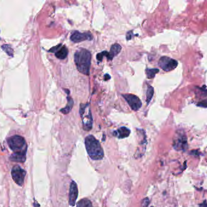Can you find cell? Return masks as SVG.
Masks as SVG:
<instances>
[{
    "instance_id": "obj_1",
    "label": "cell",
    "mask_w": 207,
    "mask_h": 207,
    "mask_svg": "<svg viewBox=\"0 0 207 207\" xmlns=\"http://www.w3.org/2000/svg\"><path fill=\"white\" fill-rule=\"evenodd\" d=\"M7 142L13 153L9 157L10 160L18 163H24L27 151V145L24 138L19 135H14L8 138Z\"/></svg>"
},
{
    "instance_id": "obj_2",
    "label": "cell",
    "mask_w": 207,
    "mask_h": 207,
    "mask_svg": "<svg viewBox=\"0 0 207 207\" xmlns=\"http://www.w3.org/2000/svg\"><path fill=\"white\" fill-rule=\"evenodd\" d=\"M74 58L78 71L83 74L89 75L92 58L90 51L86 49L80 48L75 52Z\"/></svg>"
},
{
    "instance_id": "obj_3",
    "label": "cell",
    "mask_w": 207,
    "mask_h": 207,
    "mask_svg": "<svg viewBox=\"0 0 207 207\" xmlns=\"http://www.w3.org/2000/svg\"><path fill=\"white\" fill-rule=\"evenodd\" d=\"M85 145L89 157L94 160H99L104 157V150L100 142L92 135L85 139Z\"/></svg>"
},
{
    "instance_id": "obj_4",
    "label": "cell",
    "mask_w": 207,
    "mask_h": 207,
    "mask_svg": "<svg viewBox=\"0 0 207 207\" xmlns=\"http://www.w3.org/2000/svg\"><path fill=\"white\" fill-rule=\"evenodd\" d=\"M79 114L82 121L83 129L86 131H90L93 127V118L89 104H81Z\"/></svg>"
},
{
    "instance_id": "obj_5",
    "label": "cell",
    "mask_w": 207,
    "mask_h": 207,
    "mask_svg": "<svg viewBox=\"0 0 207 207\" xmlns=\"http://www.w3.org/2000/svg\"><path fill=\"white\" fill-rule=\"evenodd\" d=\"M187 138L183 130H178L173 139V148L178 151H185L187 149Z\"/></svg>"
},
{
    "instance_id": "obj_6",
    "label": "cell",
    "mask_w": 207,
    "mask_h": 207,
    "mask_svg": "<svg viewBox=\"0 0 207 207\" xmlns=\"http://www.w3.org/2000/svg\"><path fill=\"white\" fill-rule=\"evenodd\" d=\"M11 176L12 179L18 185L21 186L24 184L26 171L21 168L20 166L17 165H15L11 171Z\"/></svg>"
},
{
    "instance_id": "obj_7",
    "label": "cell",
    "mask_w": 207,
    "mask_h": 207,
    "mask_svg": "<svg viewBox=\"0 0 207 207\" xmlns=\"http://www.w3.org/2000/svg\"><path fill=\"white\" fill-rule=\"evenodd\" d=\"M159 66L164 71L169 72L175 69L178 65L176 60L168 57H162L158 61Z\"/></svg>"
},
{
    "instance_id": "obj_8",
    "label": "cell",
    "mask_w": 207,
    "mask_h": 207,
    "mask_svg": "<svg viewBox=\"0 0 207 207\" xmlns=\"http://www.w3.org/2000/svg\"><path fill=\"white\" fill-rule=\"evenodd\" d=\"M122 96L127 102L132 110L137 111L141 108L142 106L141 101L134 94H123Z\"/></svg>"
},
{
    "instance_id": "obj_9",
    "label": "cell",
    "mask_w": 207,
    "mask_h": 207,
    "mask_svg": "<svg viewBox=\"0 0 207 207\" xmlns=\"http://www.w3.org/2000/svg\"><path fill=\"white\" fill-rule=\"evenodd\" d=\"M93 35L89 32L81 33L79 31H75L70 36V40L74 43H79L85 40H92Z\"/></svg>"
},
{
    "instance_id": "obj_10",
    "label": "cell",
    "mask_w": 207,
    "mask_h": 207,
    "mask_svg": "<svg viewBox=\"0 0 207 207\" xmlns=\"http://www.w3.org/2000/svg\"><path fill=\"white\" fill-rule=\"evenodd\" d=\"M78 196V185L75 181H72L70 183L69 194V202L71 207H74Z\"/></svg>"
},
{
    "instance_id": "obj_11",
    "label": "cell",
    "mask_w": 207,
    "mask_h": 207,
    "mask_svg": "<svg viewBox=\"0 0 207 207\" xmlns=\"http://www.w3.org/2000/svg\"><path fill=\"white\" fill-rule=\"evenodd\" d=\"M49 52H54L55 56L61 60L65 59L68 55V49L66 46L59 44L49 50Z\"/></svg>"
},
{
    "instance_id": "obj_12",
    "label": "cell",
    "mask_w": 207,
    "mask_h": 207,
    "mask_svg": "<svg viewBox=\"0 0 207 207\" xmlns=\"http://www.w3.org/2000/svg\"><path fill=\"white\" fill-rule=\"evenodd\" d=\"M130 130L126 127H122L113 132V134L119 139H124L129 136Z\"/></svg>"
},
{
    "instance_id": "obj_13",
    "label": "cell",
    "mask_w": 207,
    "mask_h": 207,
    "mask_svg": "<svg viewBox=\"0 0 207 207\" xmlns=\"http://www.w3.org/2000/svg\"><path fill=\"white\" fill-rule=\"evenodd\" d=\"M121 49H122V47L118 43H115L111 46L110 51L109 52L111 60L121 51Z\"/></svg>"
},
{
    "instance_id": "obj_14",
    "label": "cell",
    "mask_w": 207,
    "mask_h": 207,
    "mask_svg": "<svg viewBox=\"0 0 207 207\" xmlns=\"http://www.w3.org/2000/svg\"><path fill=\"white\" fill-rule=\"evenodd\" d=\"M67 101H68V103H67V106L65 107L60 109V111L64 114H67L71 111L73 107V104H74L73 99L69 96L67 97Z\"/></svg>"
},
{
    "instance_id": "obj_15",
    "label": "cell",
    "mask_w": 207,
    "mask_h": 207,
    "mask_svg": "<svg viewBox=\"0 0 207 207\" xmlns=\"http://www.w3.org/2000/svg\"><path fill=\"white\" fill-rule=\"evenodd\" d=\"M153 95H154V88L152 86L149 85L146 94V102L147 104H149L151 102L153 97Z\"/></svg>"
},
{
    "instance_id": "obj_16",
    "label": "cell",
    "mask_w": 207,
    "mask_h": 207,
    "mask_svg": "<svg viewBox=\"0 0 207 207\" xmlns=\"http://www.w3.org/2000/svg\"><path fill=\"white\" fill-rule=\"evenodd\" d=\"M77 207H93V206L92 202L89 199L84 198L78 202L77 204Z\"/></svg>"
},
{
    "instance_id": "obj_17",
    "label": "cell",
    "mask_w": 207,
    "mask_h": 207,
    "mask_svg": "<svg viewBox=\"0 0 207 207\" xmlns=\"http://www.w3.org/2000/svg\"><path fill=\"white\" fill-rule=\"evenodd\" d=\"M159 70L158 69H149L147 68L145 70L147 77L149 79H152L155 77L156 74L159 72Z\"/></svg>"
},
{
    "instance_id": "obj_18",
    "label": "cell",
    "mask_w": 207,
    "mask_h": 207,
    "mask_svg": "<svg viewBox=\"0 0 207 207\" xmlns=\"http://www.w3.org/2000/svg\"><path fill=\"white\" fill-rule=\"evenodd\" d=\"M1 48L9 56L13 57V50L12 48L10 45H3L1 46Z\"/></svg>"
},
{
    "instance_id": "obj_19",
    "label": "cell",
    "mask_w": 207,
    "mask_h": 207,
    "mask_svg": "<svg viewBox=\"0 0 207 207\" xmlns=\"http://www.w3.org/2000/svg\"><path fill=\"white\" fill-rule=\"evenodd\" d=\"M104 57H106L108 60H111L110 53H109V52H107V51H103V52H101V53H98L96 55V59L98 61H101L103 60Z\"/></svg>"
},
{
    "instance_id": "obj_20",
    "label": "cell",
    "mask_w": 207,
    "mask_h": 207,
    "mask_svg": "<svg viewBox=\"0 0 207 207\" xmlns=\"http://www.w3.org/2000/svg\"><path fill=\"white\" fill-rule=\"evenodd\" d=\"M150 204V201L149 198L145 197L144 198L141 202V207H148Z\"/></svg>"
},
{
    "instance_id": "obj_21",
    "label": "cell",
    "mask_w": 207,
    "mask_h": 207,
    "mask_svg": "<svg viewBox=\"0 0 207 207\" xmlns=\"http://www.w3.org/2000/svg\"><path fill=\"white\" fill-rule=\"evenodd\" d=\"M201 153L198 151V150H192L190 151V154L191 155H196V156H198L200 155Z\"/></svg>"
},
{
    "instance_id": "obj_22",
    "label": "cell",
    "mask_w": 207,
    "mask_h": 207,
    "mask_svg": "<svg viewBox=\"0 0 207 207\" xmlns=\"http://www.w3.org/2000/svg\"><path fill=\"white\" fill-rule=\"evenodd\" d=\"M133 37V31L132 30H130L129 32H127V36H126V38L127 40H130Z\"/></svg>"
},
{
    "instance_id": "obj_23",
    "label": "cell",
    "mask_w": 207,
    "mask_h": 207,
    "mask_svg": "<svg viewBox=\"0 0 207 207\" xmlns=\"http://www.w3.org/2000/svg\"><path fill=\"white\" fill-rule=\"evenodd\" d=\"M198 105H199V106H201V107H207V100H204V101L201 102V103L198 104Z\"/></svg>"
},
{
    "instance_id": "obj_24",
    "label": "cell",
    "mask_w": 207,
    "mask_h": 207,
    "mask_svg": "<svg viewBox=\"0 0 207 207\" xmlns=\"http://www.w3.org/2000/svg\"><path fill=\"white\" fill-rule=\"evenodd\" d=\"M199 207H207V201H205L203 202L202 204H199Z\"/></svg>"
},
{
    "instance_id": "obj_25",
    "label": "cell",
    "mask_w": 207,
    "mask_h": 207,
    "mask_svg": "<svg viewBox=\"0 0 207 207\" xmlns=\"http://www.w3.org/2000/svg\"><path fill=\"white\" fill-rule=\"evenodd\" d=\"M104 80H105V81H107V80H110V76L108 75V74H105V76H104Z\"/></svg>"
},
{
    "instance_id": "obj_26",
    "label": "cell",
    "mask_w": 207,
    "mask_h": 207,
    "mask_svg": "<svg viewBox=\"0 0 207 207\" xmlns=\"http://www.w3.org/2000/svg\"><path fill=\"white\" fill-rule=\"evenodd\" d=\"M33 206H34V207H40V204L35 200V202H34V203H33Z\"/></svg>"
},
{
    "instance_id": "obj_27",
    "label": "cell",
    "mask_w": 207,
    "mask_h": 207,
    "mask_svg": "<svg viewBox=\"0 0 207 207\" xmlns=\"http://www.w3.org/2000/svg\"></svg>"
}]
</instances>
